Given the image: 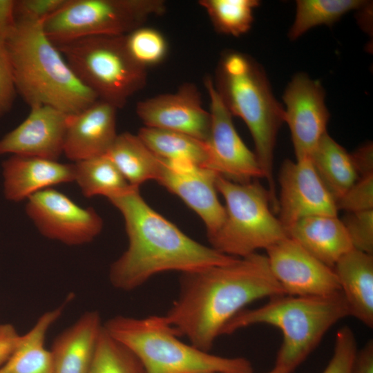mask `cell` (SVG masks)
<instances>
[{"label":"cell","instance_id":"1","mask_svg":"<svg viewBox=\"0 0 373 373\" xmlns=\"http://www.w3.org/2000/svg\"><path fill=\"white\" fill-rule=\"evenodd\" d=\"M179 283L178 296L164 316L180 336L207 352L225 325L248 304L285 295L267 256L258 253L182 273Z\"/></svg>","mask_w":373,"mask_h":373},{"label":"cell","instance_id":"2","mask_svg":"<svg viewBox=\"0 0 373 373\" xmlns=\"http://www.w3.org/2000/svg\"><path fill=\"white\" fill-rule=\"evenodd\" d=\"M108 200L122 213L128 239L126 250L110 267V282L117 289L133 290L162 272H189L237 258L184 234L153 210L137 187Z\"/></svg>","mask_w":373,"mask_h":373},{"label":"cell","instance_id":"3","mask_svg":"<svg viewBox=\"0 0 373 373\" xmlns=\"http://www.w3.org/2000/svg\"><path fill=\"white\" fill-rule=\"evenodd\" d=\"M4 44L17 93L30 108L50 106L72 115L98 100L46 35L43 23L16 20Z\"/></svg>","mask_w":373,"mask_h":373},{"label":"cell","instance_id":"4","mask_svg":"<svg viewBox=\"0 0 373 373\" xmlns=\"http://www.w3.org/2000/svg\"><path fill=\"white\" fill-rule=\"evenodd\" d=\"M214 86L233 115L248 127L258 162L267 180L271 207L278 211V201L274 177V153L285 111L276 100L263 68L242 52H225L216 69Z\"/></svg>","mask_w":373,"mask_h":373},{"label":"cell","instance_id":"5","mask_svg":"<svg viewBox=\"0 0 373 373\" xmlns=\"http://www.w3.org/2000/svg\"><path fill=\"white\" fill-rule=\"evenodd\" d=\"M350 316L349 306L341 291L327 296L281 295L270 298L261 307L242 309L225 325L221 335L258 324L278 328L283 338L274 367L283 373H292L327 332Z\"/></svg>","mask_w":373,"mask_h":373},{"label":"cell","instance_id":"6","mask_svg":"<svg viewBox=\"0 0 373 373\" xmlns=\"http://www.w3.org/2000/svg\"><path fill=\"white\" fill-rule=\"evenodd\" d=\"M104 328L136 356L145 373H254L245 358L215 355L182 342L164 315L116 316Z\"/></svg>","mask_w":373,"mask_h":373},{"label":"cell","instance_id":"7","mask_svg":"<svg viewBox=\"0 0 373 373\" xmlns=\"http://www.w3.org/2000/svg\"><path fill=\"white\" fill-rule=\"evenodd\" d=\"M55 46L79 80L117 109L146 84L147 68L131 55L125 35L92 36Z\"/></svg>","mask_w":373,"mask_h":373},{"label":"cell","instance_id":"8","mask_svg":"<svg viewBox=\"0 0 373 373\" xmlns=\"http://www.w3.org/2000/svg\"><path fill=\"white\" fill-rule=\"evenodd\" d=\"M217 191L225 201V218L219 229L208 238L211 247L235 258H243L287 237L271 211L269 191L258 182L238 183L220 175Z\"/></svg>","mask_w":373,"mask_h":373},{"label":"cell","instance_id":"9","mask_svg":"<svg viewBox=\"0 0 373 373\" xmlns=\"http://www.w3.org/2000/svg\"><path fill=\"white\" fill-rule=\"evenodd\" d=\"M165 11L162 0H66L43 28L59 45L92 36L126 35Z\"/></svg>","mask_w":373,"mask_h":373},{"label":"cell","instance_id":"10","mask_svg":"<svg viewBox=\"0 0 373 373\" xmlns=\"http://www.w3.org/2000/svg\"><path fill=\"white\" fill-rule=\"evenodd\" d=\"M26 213L42 236L67 245L90 242L103 228L102 218L93 207H80L52 188L29 197Z\"/></svg>","mask_w":373,"mask_h":373},{"label":"cell","instance_id":"11","mask_svg":"<svg viewBox=\"0 0 373 373\" xmlns=\"http://www.w3.org/2000/svg\"><path fill=\"white\" fill-rule=\"evenodd\" d=\"M204 85L210 98L211 128L206 141L209 161L207 169L238 183L263 178L255 153L251 151L237 133L232 115L223 103L212 79Z\"/></svg>","mask_w":373,"mask_h":373},{"label":"cell","instance_id":"12","mask_svg":"<svg viewBox=\"0 0 373 373\" xmlns=\"http://www.w3.org/2000/svg\"><path fill=\"white\" fill-rule=\"evenodd\" d=\"M266 251L271 272L285 295L327 296L341 291L333 268L316 259L289 237Z\"/></svg>","mask_w":373,"mask_h":373},{"label":"cell","instance_id":"13","mask_svg":"<svg viewBox=\"0 0 373 373\" xmlns=\"http://www.w3.org/2000/svg\"><path fill=\"white\" fill-rule=\"evenodd\" d=\"M321 83L307 75L294 76L283 95L284 122L289 128L296 160L310 158L327 133L329 113Z\"/></svg>","mask_w":373,"mask_h":373},{"label":"cell","instance_id":"14","mask_svg":"<svg viewBox=\"0 0 373 373\" xmlns=\"http://www.w3.org/2000/svg\"><path fill=\"white\" fill-rule=\"evenodd\" d=\"M279 220L287 230L302 218L318 215L337 216L334 198L310 158L285 160L279 175Z\"/></svg>","mask_w":373,"mask_h":373},{"label":"cell","instance_id":"15","mask_svg":"<svg viewBox=\"0 0 373 373\" xmlns=\"http://www.w3.org/2000/svg\"><path fill=\"white\" fill-rule=\"evenodd\" d=\"M160 158L156 181L178 196L204 222L208 238L222 224L224 207L220 202L215 171L186 160Z\"/></svg>","mask_w":373,"mask_h":373},{"label":"cell","instance_id":"16","mask_svg":"<svg viewBox=\"0 0 373 373\" xmlns=\"http://www.w3.org/2000/svg\"><path fill=\"white\" fill-rule=\"evenodd\" d=\"M136 113L145 126L181 133L206 142L211 114L202 106L197 86L185 83L174 93L159 95L136 105Z\"/></svg>","mask_w":373,"mask_h":373},{"label":"cell","instance_id":"17","mask_svg":"<svg viewBox=\"0 0 373 373\" xmlns=\"http://www.w3.org/2000/svg\"><path fill=\"white\" fill-rule=\"evenodd\" d=\"M70 115L50 106L30 107L28 117L0 139V155L10 153L57 160Z\"/></svg>","mask_w":373,"mask_h":373},{"label":"cell","instance_id":"18","mask_svg":"<svg viewBox=\"0 0 373 373\" xmlns=\"http://www.w3.org/2000/svg\"><path fill=\"white\" fill-rule=\"evenodd\" d=\"M117 110L98 99L70 115L63 149L68 159L77 162L106 154L117 135Z\"/></svg>","mask_w":373,"mask_h":373},{"label":"cell","instance_id":"19","mask_svg":"<svg viewBox=\"0 0 373 373\" xmlns=\"http://www.w3.org/2000/svg\"><path fill=\"white\" fill-rule=\"evenodd\" d=\"M3 193L12 202L28 199L52 186L74 182V164L39 157L12 155L2 163Z\"/></svg>","mask_w":373,"mask_h":373},{"label":"cell","instance_id":"20","mask_svg":"<svg viewBox=\"0 0 373 373\" xmlns=\"http://www.w3.org/2000/svg\"><path fill=\"white\" fill-rule=\"evenodd\" d=\"M103 328L97 311L82 314L54 341L52 373H88Z\"/></svg>","mask_w":373,"mask_h":373},{"label":"cell","instance_id":"21","mask_svg":"<svg viewBox=\"0 0 373 373\" xmlns=\"http://www.w3.org/2000/svg\"><path fill=\"white\" fill-rule=\"evenodd\" d=\"M287 234L332 268L354 249L347 229L337 216L318 215L302 218L287 230Z\"/></svg>","mask_w":373,"mask_h":373},{"label":"cell","instance_id":"22","mask_svg":"<svg viewBox=\"0 0 373 373\" xmlns=\"http://www.w3.org/2000/svg\"><path fill=\"white\" fill-rule=\"evenodd\" d=\"M340 290L350 311L365 326L373 327V256L353 249L334 265Z\"/></svg>","mask_w":373,"mask_h":373},{"label":"cell","instance_id":"23","mask_svg":"<svg viewBox=\"0 0 373 373\" xmlns=\"http://www.w3.org/2000/svg\"><path fill=\"white\" fill-rule=\"evenodd\" d=\"M64 309L63 305L44 313L26 334L21 335L15 351L0 366V373H52V357L45 347V337Z\"/></svg>","mask_w":373,"mask_h":373},{"label":"cell","instance_id":"24","mask_svg":"<svg viewBox=\"0 0 373 373\" xmlns=\"http://www.w3.org/2000/svg\"><path fill=\"white\" fill-rule=\"evenodd\" d=\"M310 160L335 201L341 198L359 178L352 154L327 132L321 139Z\"/></svg>","mask_w":373,"mask_h":373},{"label":"cell","instance_id":"25","mask_svg":"<svg viewBox=\"0 0 373 373\" xmlns=\"http://www.w3.org/2000/svg\"><path fill=\"white\" fill-rule=\"evenodd\" d=\"M106 155L133 186L156 180L160 158L141 140L128 132L117 134Z\"/></svg>","mask_w":373,"mask_h":373},{"label":"cell","instance_id":"26","mask_svg":"<svg viewBox=\"0 0 373 373\" xmlns=\"http://www.w3.org/2000/svg\"><path fill=\"white\" fill-rule=\"evenodd\" d=\"M137 135L157 157L169 160H186L207 168L209 155L206 142L164 129L144 126Z\"/></svg>","mask_w":373,"mask_h":373},{"label":"cell","instance_id":"27","mask_svg":"<svg viewBox=\"0 0 373 373\" xmlns=\"http://www.w3.org/2000/svg\"><path fill=\"white\" fill-rule=\"evenodd\" d=\"M75 180L86 198L104 195L108 199L131 186L106 154L74 163Z\"/></svg>","mask_w":373,"mask_h":373},{"label":"cell","instance_id":"28","mask_svg":"<svg viewBox=\"0 0 373 373\" xmlns=\"http://www.w3.org/2000/svg\"><path fill=\"white\" fill-rule=\"evenodd\" d=\"M367 2L361 0H298L296 13L288 37L295 40L309 29L331 25L345 13L361 9Z\"/></svg>","mask_w":373,"mask_h":373},{"label":"cell","instance_id":"29","mask_svg":"<svg viewBox=\"0 0 373 373\" xmlns=\"http://www.w3.org/2000/svg\"><path fill=\"white\" fill-rule=\"evenodd\" d=\"M215 29L223 34L240 36L249 30L257 0H201Z\"/></svg>","mask_w":373,"mask_h":373},{"label":"cell","instance_id":"30","mask_svg":"<svg viewBox=\"0 0 373 373\" xmlns=\"http://www.w3.org/2000/svg\"><path fill=\"white\" fill-rule=\"evenodd\" d=\"M88 373H145L140 361L104 328L96 345Z\"/></svg>","mask_w":373,"mask_h":373},{"label":"cell","instance_id":"31","mask_svg":"<svg viewBox=\"0 0 373 373\" xmlns=\"http://www.w3.org/2000/svg\"><path fill=\"white\" fill-rule=\"evenodd\" d=\"M125 39L131 55L146 68L160 63L166 53V40L155 29L142 26L125 35Z\"/></svg>","mask_w":373,"mask_h":373},{"label":"cell","instance_id":"32","mask_svg":"<svg viewBox=\"0 0 373 373\" xmlns=\"http://www.w3.org/2000/svg\"><path fill=\"white\" fill-rule=\"evenodd\" d=\"M358 350L355 335L348 326L336 334L333 355L323 373H354Z\"/></svg>","mask_w":373,"mask_h":373},{"label":"cell","instance_id":"33","mask_svg":"<svg viewBox=\"0 0 373 373\" xmlns=\"http://www.w3.org/2000/svg\"><path fill=\"white\" fill-rule=\"evenodd\" d=\"M354 249L373 254V210L347 213L343 220Z\"/></svg>","mask_w":373,"mask_h":373},{"label":"cell","instance_id":"34","mask_svg":"<svg viewBox=\"0 0 373 373\" xmlns=\"http://www.w3.org/2000/svg\"><path fill=\"white\" fill-rule=\"evenodd\" d=\"M336 204L347 213L373 210V174L359 177Z\"/></svg>","mask_w":373,"mask_h":373},{"label":"cell","instance_id":"35","mask_svg":"<svg viewBox=\"0 0 373 373\" xmlns=\"http://www.w3.org/2000/svg\"><path fill=\"white\" fill-rule=\"evenodd\" d=\"M66 0H15L16 20L41 22L57 12Z\"/></svg>","mask_w":373,"mask_h":373},{"label":"cell","instance_id":"36","mask_svg":"<svg viewBox=\"0 0 373 373\" xmlns=\"http://www.w3.org/2000/svg\"><path fill=\"white\" fill-rule=\"evenodd\" d=\"M17 95L10 59L0 40V118L11 110Z\"/></svg>","mask_w":373,"mask_h":373},{"label":"cell","instance_id":"37","mask_svg":"<svg viewBox=\"0 0 373 373\" xmlns=\"http://www.w3.org/2000/svg\"><path fill=\"white\" fill-rule=\"evenodd\" d=\"M21 335L15 327L8 323H0V366L11 356L17 347Z\"/></svg>","mask_w":373,"mask_h":373},{"label":"cell","instance_id":"38","mask_svg":"<svg viewBox=\"0 0 373 373\" xmlns=\"http://www.w3.org/2000/svg\"><path fill=\"white\" fill-rule=\"evenodd\" d=\"M351 154L359 177L373 174V151L372 144H365Z\"/></svg>","mask_w":373,"mask_h":373},{"label":"cell","instance_id":"39","mask_svg":"<svg viewBox=\"0 0 373 373\" xmlns=\"http://www.w3.org/2000/svg\"><path fill=\"white\" fill-rule=\"evenodd\" d=\"M15 23V0H0L1 41H5Z\"/></svg>","mask_w":373,"mask_h":373},{"label":"cell","instance_id":"40","mask_svg":"<svg viewBox=\"0 0 373 373\" xmlns=\"http://www.w3.org/2000/svg\"><path fill=\"white\" fill-rule=\"evenodd\" d=\"M354 373H373V342L372 340L357 352Z\"/></svg>","mask_w":373,"mask_h":373},{"label":"cell","instance_id":"41","mask_svg":"<svg viewBox=\"0 0 373 373\" xmlns=\"http://www.w3.org/2000/svg\"><path fill=\"white\" fill-rule=\"evenodd\" d=\"M267 373H283V372H280L279 370L274 367L271 370H270L269 372Z\"/></svg>","mask_w":373,"mask_h":373}]
</instances>
